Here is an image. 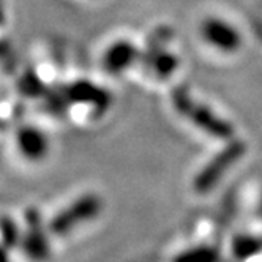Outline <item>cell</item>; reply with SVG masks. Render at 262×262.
<instances>
[{"mask_svg": "<svg viewBox=\"0 0 262 262\" xmlns=\"http://www.w3.org/2000/svg\"><path fill=\"white\" fill-rule=\"evenodd\" d=\"M232 251L237 257H248L262 251V237L238 235L232 242Z\"/></svg>", "mask_w": 262, "mask_h": 262, "instance_id": "cell-11", "label": "cell"}, {"mask_svg": "<svg viewBox=\"0 0 262 262\" xmlns=\"http://www.w3.org/2000/svg\"><path fill=\"white\" fill-rule=\"evenodd\" d=\"M179 63H180V60L176 54L169 52L167 49H163L160 54H157L155 57L144 67V70L148 71L150 74H154L155 78L166 81L177 71Z\"/></svg>", "mask_w": 262, "mask_h": 262, "instance_id": "cell-9", "label": "cell"}, {"mask_svg": "<svg viewBox=\"0 0 262 262\" xmlns=\"http://www.w3.org/2000/svg\"><path fill=\"white\" fill-rule=\"evenodd\" d=\"M245 150H247V145L242 141L229 142L221 152H218L207 164H205L201 169V172L196 176L193 182L194 190L201 194L212 191L218 185V182L223 179V176L245 155Z\"/></svg>", "mask_w": 262, "mask_h": 262, "instance_id": "cell-3", "label": "cell"}, {"mask_svg": "<svg viewBox=\"0 0 262 262\" xmlns=\"http://www.w3.org/2000/svg\"><path fill=\"white\" fill-rule=\"evenodd\" d=\"M5 19V10H4V4H2V0H0V24L4 23Z\"/></svg>", "mask_w": 262, "mask_h": 262, "instance_id": "cell-16", "label": "cell"}, {"mask_svg": "<svg viewBox=\"0 0 262 262\" xmlns=\"http://www.w3.org/2000/svg\"><path fill=\"white\" fill-rule=\"evenodd\" d=\"M16 142L19 152L32 161L43 160L49 152V139L36 126H23L16 135Z\"/></svg>", "mask_w": 262, "mask_h": 262, "instance_id": "cell-8", "label": "cell"}, {"mask_svg": "<svg viewBox=\"0 0 262 262\" xmlns=\"http://www.w3.org/2000/svg\"><path fill=\"white\" fill-rule=\"evenodd\" d=\"M0 238H2V245L7 250H13L21 243V232L14 220L10 216L0 218Z\"/></svg>", "mask_w": 262, "mask_h": 262, "instance_id": "cell-12", "label": "cell"}, {"mask_svg": "<svg viewBox=\"0 0 262 262\" xmlns=\"http://www.w3.org/2000/svg\"><path fill=\"white\" fill-rule=\"evenodd\" d=\"M43 100L46 101V109L51 114H55V116H62L63 112L68 109L70 106V101L67 100L65 93H63V89L59 87V89H48Z\"/></svg>", "mask_w": 262, "mask_h": 262, "instance_id": "cell-13", "label": "cell"}, {"mask_svg": "<svg viewBox=\"0 0 262 262\" xmlns=\"http://www.w3.org/2000/svg\"><path fill=\"white\" fill-rule=\"evenodd\" d=\"M63 89V93L67 100L70 101V104H89L97 114H104V112L112 106V97L111 93L103 89L98 87L93 82L89 81H76L71 82Z\"/></svg>", "mask_w": 262, "mask_h": 262, "instance_id": "cell-4", "label": "cell"}, {"mask_svg": "<svg viewBox=\"0 0 262 262\" xmlns=\"http://www.w3.org/2000/svg\"><path fill=\"white\" fill-rule=\"evenodd\" d=\"M103 202L97 194H84L71 202L68 207L60 210L49 223V232L52 235H67L73 229L81 226L82 223L90 221L100 215Z\"/></svg>", "mask_w": 262, "mask_h": 262, "instance_id": "cell-2", "label": "cell"}, {"mask_svg": "<svg viewBox=\"0 0 262 262\" xmlns=\"http://www.w3.org/2000/svg\"><path fill=\"white\" fill-rule=\"evenodd\" d=\"M139 57L141 49L136 48V45L128 40H119L106 49L101 67L111 76H119V74L133 67L136 62H139Z\"/></svg>", "mask_w": 262, "mask_h": 262, "instance_id": "cell-7", "label": "cell"}, {"mask_svg": "<svg viewBox=\"0 0 262 262\" xmlns=\"http://www.w3.org/2000/svg\"><path fill=\"white\" fill-rule=\"evenodd\" d=\"M216 257H218V251L215 248L205 247V245L191 248V250H188V251H185V253L177 256L179 260H201V262L213 260Z\"/></svg>", "mask_w": 262, "mask_h": 262, "instance_id": "cell-14", "label": "cell"}, {"mask_svg": "<svg viewBox=\"0 0 262 262\" xmlns=\"http://www.w3.org/2000/svg\"><path fill=\"white\" fill-rule=\"evenodd\" d=\"M21 247L30 259L43 260L49 257V240L45 232L40 210L29 209L26 212V232L21 238Z\"/></svg>", "mask_w": 262, "mask_h": 262, "instance_id": "cell-5", "label": "cell"}, {"mask_svg": "<svg viewBox=\"0 0 262 262\" xmlns=\"http://www.w3.org/2000/svg\"><path fill=\"white\" fill-rule=\"evenodd\" d=\"M171 103L174 109L182 117L190 120L194 126L202 129L212 138L216 139H231L234 135V128L229 122L218 117L207 106L198 103L190 90L185 85H179L171 92Z\"/></svg>", "mask_w": 262, "mask_h": 262, "instance_id": "cell-1", "label": "cell"}, {"mask_svg": "<svg viewBox=\"0 0 262 262\" xmlns=\"http://www.w3.org/2000/svg\"><path fill=\"white\" fill-rule=\"evenodd\" d=\"M8 251L10 250H7L4 245H2V243H0V262H5V260H8Z\"/></svg>", "mask_w": 262, "mask_h": 262, "instance_id": "cell-15", "label": "cell"}, {"mask_svg": "<svg viewBox=\"0 0 262 262\" xmlns=\"http://www.w3.org/2000/svg\"><path fill=\"white\" fill-rule=\"evenodd\" d=\"M17 89H19L23 95H26L29 98H43L48 90V87L41 81V78L32 70L26 71L19 78V81H17Z\"/></svg>", "mask_w": 262, "mask_h": 262, "instance_id": "cell-10", "label": "cell"}, {"mask_svg": "<svg viewBox=\"0 0 262 262\" xmlns=\"http://www.w3.org/2000/svg\"><path fill=\"white\" fill-rule=\"evenodd\" d=\"M201 35L210 46L228 54L238 51L242 46L240 33L231 24L218 17H207L201 24Z\"/></svg>", "mask_w": 262, "mask_h": 262, "instance_id": "cell-6", "label": "cell"}]
</instances>
